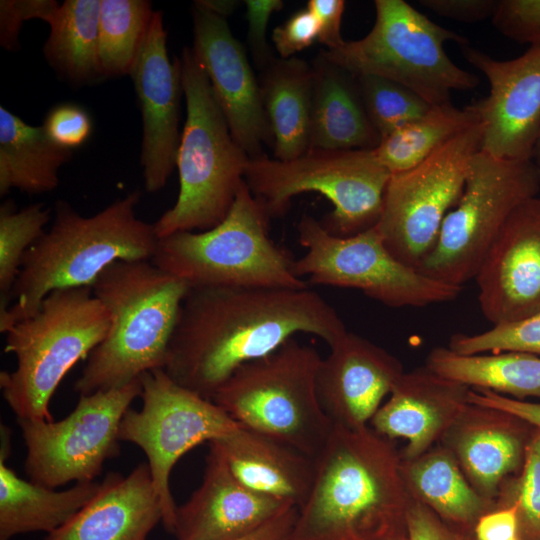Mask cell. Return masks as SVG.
Returning a JSON list of instances; mask_svg holds the SVG:
<instances>
[{
	"label": "cell",
	"mask_w": 540,
	"mask_h": 540,
	"mask_svg": "<svg viewBox=\"0 0 540 540\" xmlns=\"http://www.w3.org/2000/svg\"><path fill=\"white\" fill-rule=\"evenodd\" d=\"M348 330L318 292L308 288L191 287L169 343L165 373L212 400L242 365L268 355L294 335L329 347Z\"/></svg>",
	"instance_id": "1"
},
{
	"label": "cell",
	"mask_w": 540,
	"mask_h": 540,
	"mask_svg": "<svg viewBox=\"0 0 540 540\" xmlns=\"http://www.w3.org/2000/svg\"><path fill=\"white\" fill-rule=\"evenodd\" d=\"M410 501L393 440L334 426L289 540H384L407 530Z\"/></svg>",
	"instance_id": "2"
},
{
	"label": "cell",
	"mask_w": 540,
	"mask_h": 540,
	"mask_svg": "<svg viewBox=\"0 0 540 540\" xmlns=\"http://www.w3.org/2000/svg\"><path fill=\"white\" fill-rule=\"evenodd\" d=\"M135 190L92 216L58 200L51 227L26 251L11 291L14 302L0 315V332L35 314L53 291L92 287L118 261L152 260L158 243L154 224L140 219Z\"/></svg>",
	"instance_id": "3"
},
{
	"label": "cell",
	"mask_w": 540,
	"mask_h": 540,
	"mask_svg": "<svg viewBox=\"0 0 540 540\" xmlns=\"http://www.w3.org/2000/svg\"><path fill=\"white\" fill-rule=\"evenodd\" d=\"M190 285L151 260L118 261L92 285L110 314L109 330L90 353L75 392L121 388L148 371L163 369Z\"/></svg>",
	"instance_id": "4"
},
{
	"label": "cell",
	"mask_w": 540,
	"mask_h": 540,
	"mask_svg": "<svg viewBox=\"0 0 540 540\" xmlns=\"http://www.w3.org/2000/svg\"><path fill=\"white\" fill-rule=\"evenodd\" d=\"M186 102V120L177 153L179 193L154 223L159 238L205 231L229 213L250 160L235 141L209 79L191 47L176 57Z\"/></svg>",
	"instance_id": "5"
},
{
	"label": "cell",
	"mask_w": 540,
	"mask_h": 540,
	"mask_svg": "<svg viewBox=\"0 0 540 540\" xmlns=\"http://www.w3.org/2000/svg\"><path fill=\"white\" fill-rule=\"evenodd\" d=\"M110 314L91 287L51 292L38 311L9 326L5 352L13 371L0 373L2 396L17 419L52 421L50 401L66 374L103 341Z\"/></svg>",
	"instance_id": "6"
},
{
	"label": "cell",
	"mask_w": 540,
	"mask_h": 540,
	"mask_svg": "<svg viewBox=\"0 0 540 540\" xmlns=\"http://www.w3.org/2000/svg\"><path fill=\"white\" fill-rule=\"evenodd\" d=\"M270 221L244 181L222 222L159 238L151 261L190 287L308 288L295 259L271 238Z\"/></svg>",
	"instance_id": "7"
},
{
	"label": "cell",
	"mask_w": 540,
	"mask_h": 540,
	"mask_svg": "<svg viewBox=\"0 0 540 540\" xmlns=\"http://www.w3.org/2000/svg\"><path fill=\"white\" fill-rule=\"evenodd\" d=\"M322 357L289 339L274 352L240 366L212 401L239 425L316 458L334 425L316 391Z\"/></svg>",
	"instance_id": "8"
},
{
	"label": "cell",
	"mask_w": 540,
	"mask_h": 540,
	"mask_svg": "<svg viewBox=\"0 0 540 540\" xmlns=\"http://www.w3.org/2000/svg\"><path fill=\"white\" fill-rule=\"evenodd\" d=\"M370 32L356 41L320 54L354 76L375 75L409 88L431 106L451 103L453 90L476 88L479 77L457 66L444 43L468 40L442 26L403 0H375Z\"/></svg>",
	"instance_id": "9"
},
{
	"label": "cell",
	"mask_w": 540,
	"mask_h": 540,
	"mask_svg": "<svg viewBox=\"0 0 540 540\" xmlns=\"http://www.w3.org/2000/svg\"><path fill=\"white\" fill-rule=\"evenodd\" d=\"M391 177L373 150L309 148L281 161L267 156L250 159L244 181L270 218L284 215L291 199L317 192L334 206L322 225L347 237L374 227Z\"/></svg>",
	"instance_id": "10"
},
{
	"label": "cell",
	"mask_w": 540,
	"mask_h": 540,
	"mask_svg": "<svg viewBox=\"0 0 540 540\" xmlns=\"http://www.w3.org/2000/svg\"><path fill=\"white\" fill-rule=\"evenodd\" d=\"M540 192V166L477 152L458 204L447 214L436 245L417 271L454 286L474 279L511 213Z\"/></svg>",
	"instance_id": "11"
},
{
	"label": "cell",
	"mask_w": 540,
	"mask_h": 540,
	"mask_svg": "<svg viewBox=\"0 0 540 540\" xmlns=\"http://www.w3.org/2000/svg\"><path fill=\"white\" fill-rule=\"evenodd\" d=\"M298 242L306 249L294 272L308 284L352 288L394 307H423L456 299L463 287L431 279L397 260L376 226L352 236L331 234L313 216L297 224Z\"/></svg>",
	"instance_id": "12"
},
{
	"label": "cell",
	"mask_w": 540,
	"mask_h": 540,
	"mask_svg": "<svg viewBox=\"0 0 540 540\" xmlns=\"http://www.w3.org/2000/svg\"><path fill=\"white\" fill-rule=\"evenodd\" d=\"M484 126L461 132L412 169L391 174L375 225L389 252L418 269L438 240L447 214L458 204Z\"/></svg>",
	"instance_id": "13"
},
{
	"label": "cell",
	"mask_w": 540,
	"mask_h": 540,
	"mask_svg": "<svg viewBox=\"0 0 540 540\" xmlns=\"http://www.w3.org/2000/svg\"><path fill=\"white\" fill-rule=\"evenodd\" d=\"M142 408H129L119 427V440L138 446L147 457L160 498L164 528L173 534L177 505L170 475L188 451L235 430L239 424L212 400L180 386L163 369L143 373Z\"/></svg>",
	"instance_id": "14"
},
{
	"label": "cell",
	"mask_w": 540,
	"mask_h": 540,
	"mask_svg": "<svg viewBox=\"0 0 540 540\" xmlns=\"http://www.w3.org/2000/svg\"><path fill=\"white\" fill-rule=\"evenodd\" d=\"M141 392L137 379L121 388L80 395L72 412L59 421L17 419L29 480L53 489L94 481L104 463L119 455L121 420Z\"/></svg>",
	"instance_id": "15"
},
{
	"label": "cell",
	"mask_w": 540,
	"mask_h": 540,
	"mask_svg": "<svg viewBox=\"0 0 540 540\" xmlns=\"http://www.w3.org/2000/svg\"><path fill=\"white\" fill-rule=\"evenodd\" d=\"M461 47L490 85L486 97L468 105L484 126L480 150L501 159L531 160L540 136V43L509 60Z\"/></svg>",
	"instance_id": "16"
},
{
	"label": "cell",
	"mask_w": 540,
	"mask_h": 540,
	"mask_svg": "<svg viewBox=\"0 0 540 540\" xmlns=\"http://www.w3.org/2000/svg\"><path fill=\"white\" fill-rule=\"evenodd\" d=\"M192 50L204 69L233 138L250 159L273 145L261 88L244 46L226 18L193 4Z\"/></svg>",
	"instance_id": "17"
},
{
	"label": "cell",
	"mask_w": 540,
	"mask_h": 540,
	"mask_svg": "<svg viewBox=\"0 0 540 540\" xmlns=\"http://www.w3.org/2000/svg\"><path fill=\"white\" fill-rule=\"evenodd\" d=\"M474 279L481 311L493 325L540 313V196L511 213Z\"/></svg>",
	"instance_id": "18"
},
{
	"label": "cell",
	"mask_w": 540,
	"mask_h": 540,
	"mask_svg": "<svg viewBox=\"0 0 540 540\" xmlns=\"http://www.w3.org/2000/svg\"><path fill=\"white\" fill-rule=\"evenodd\" d=\"M142 118L140 163L146 191L163 189L176 168L181 140L179 104L183 94L177 60L171 62L163 13L155 11L129 74Z\"/></svg>",
	"instance_id": "19"
},
{
	"label": "cell",
	"mask_w": 540,
	"mask_h": 540,
	"mask_svg": "<svg viewBox=\"0 0 540 540\" xmlns=\"http://www.w3.org/2000/svg\"><path fill=\"white\" fill-rule=\"evenodd\" d=\"M329 348L316 375L321 407L334 426L366 427L404 373L402 363L350 331Z\"/></svg>",
	"instance_id": "20"
},
{
	"label": "cell",
	"mask_w": 540,
	"mask_h": 540,
	"mask_svg": "<svg viewBox=\"0 0 540 540\" xmlns=\"http://www.w3.org/2000/svg\"><path fill=\"white\" fill-rule=\"evenodd\" d=\"M469 390L425 365L404 372L371 418L370 427L388 439H406L400 456L413 459L441 441L468 406Z\"/></svg>",
	"instance_id": "21"
},
{
	"label": "cell",
	"mask_w": 540,
	"mask_h": 540,
	"mask_svg": "<svg viewBox=\"0 0 540 540\" xmlns=\"http://www.w3.org/2000/svg\"><path fill=\"white\" fill-rule=\"evenodd\" d=\"M535 430L509 412L469 403L439 443L453 454L472 487L496 502L503 482L520 471Z\"/></svg>",
	"instance_id": "22"
},
{
	"label": "cell",
	"mask_w": 540,
	"mask_h": 540,
	"mask_svg": "<svg viewBox=\"0 0 540 540\" xmlns=\"http://www.w3.org/2000/svg\"><path fill=\"white\" fill-rule=\"evenodd\" d=\"M292 507L239 483L210 445L200 486L177 506L173 535L176 540H234Z\"/></svg>",
	"instance_id": "23"
},
{
	"label": "cell",
	"mask_w": 540,
	"mask_h": 540,
	"mask_svg": "<svg viewBox=\"0 0 540 540\" xmlns=\"http://www.w3.org/2000/svg\"><path fill=\"white\" fill-rule=\"evenodd\" d=\"M163 511L147 462L128 475L110 472L97 494L44 540H147Z\"/></svg>",
	"instance_id": "24"
},
{
	"label": "cell",
	"mask_w": 540,
	"mask_h": 540,
	"mask_svg": "<svg viewBox=\"0 0 540 540\" xmlns=\"http://www.w3.org/2000/svg\"><path fill=\"white\" fill-rule=\"evenodd\" d=\"M209 444L235 479L251 491L297 508L307 499L315 459L300 450L241 425Z\"/></svg>",
	"instance_id": "25"
},
{
	"label": "cell",
	"mask_w": 540,
	"mask_h": 540,
	"mask_svg": "<svg viewBox=\"0 0 540 540\" xmlns=\"http://www.w3.org/2000/svg\"><path fill=\"white\" fill-rule=\"evenodd\" d=\"M312 67L310 148L374 150L381 136L369 119L356 76L321 55Z\"/></svg>",
	"instance_id": "26"
},
{
	"label": "cell",
	"mask_w": 540,
	"mask_h": 540,
	"mask_svg": "<svg viewBox=\"0 0 540 540\" xmlns=\"http://www.w3.org/2000/svg\"><path fill=\"white\" fill-rule=\"evenodd\" d=\"M11 435L1 426L0 540L29 532L51 533L67 523L97 494L99 482H79L56 490L19 477L7 466Z\"/></svg>",
	"instance_id": "27"
},
{
	"label": "cell",
	"mask_w": 540,
	"mask_h": 540,
	"mask_svg": "<svg viewBox=\"0 0 540 540\" xmlns=\"http://www.w3.org/2000/svg\"><path fill=\"white\" fill-rule=\"evenodd\" d=\"M401 473L411 499L461 531L473 534L480 517L496 509V502L472 487L453 454L440 443L413 459L401 458Z\"/></svg>",
	"instance_id": "28"
},
{
	"label": "cell",
	"mask_w": 540,
	"mask_h": 540,
	"mask_svg": "<svg viewBox=\"0 0 540 540\" xmlns=\"http://www.w3.org/2000/svg\"><path fill=\"white\" fill-rule=\"evenodd\" d=\"M313 67L303 59H275L264 71L262 101L273 139V158L295 159L310 148Z\"/></svg>",
	"instance_id": "29"
},
{
	"label": "cell",
	"mask_w": 540,
	"mask_h": 540,
	"mask_svg": "<svg viewBox=\"0 0 540 540\" xmlns=\"http://www.w3.org/2000/svg\"><path fill=\"white\" fill-rule=\"evenodd\" d=\"M73 151L55 144L42 126H32L0 106V195L11 189L28 194L53 191L59 169Z\"/></svg>",
	"instance_id": "30"
},
{
	"label": "cell",
	"mask_w": 540,
	"mask_h": 540,
	"mask_svg": "<svg viewBox=\"0 0 540 540\" xmlns=\"http://www.w3.org/2000/svg\"><path fill=\"white\" fill-rule=\"evenodd\" d=\"M425 366L469 388L490 390L518 400L540 398L538 355L517 351L460 354L440 346L430 350Z\"/></svg>",
	"instance_id": "31"
},
{
	"label": "cell",
	"mask_w": 540,
	"mask_h": 540,
	"mask_svg": "<svg viewBox=\"0 0 540 540\" xmlns=\"http://www.w3.org/2000/svg\"><path fill=\"white\" fill-rule=\"evenodd\" d=\"M100 6L101 0H66L49 24L44 57L71 84L103 79L98 55Z\"/></svg>",
	"instance_id": "32"
},
{
	"label": "cell",
	"mask_w": 540,
	"mask_h": 540,
	"mask_svg": "<svg viewBox=\"0 0 540 540\" xmlns=\"http://www.w3.org/2000/svg\"><path fill=\"white\" fill-rule=\"evenodd\" d=\"M481 122L469 107L452 103L432 106L415 119L381 138L373 150L388 171L403 172L419 165L452 138Z\"/></svg>",
	"instance_id": "33"
},
{
	"label": "cell",
	"mask_w": 540,
	"mask_h": 540,
	"mask_svg": "<svg viewBox=\"0 0 540 540\" xmlns=\"http://www.w3.org/2000/svg\"><path fill=\"white\" fill-rule=\"evenodd\" d=\"M154 12L147 0H101L98 55L102 78L130 74Z\"/></svg>",
	"instance_id": "34"
},
{
	"label": "cell",
	"mask_w": 540,
	"mask_h": 540,
	"mask_svg": "<svg viewBox=\"0 0 540 540\" xmlns=\"http://www.w3.org/2000/svg\"><path fill=\"white\" fill-rule=\"evenodd\" d=\"M50 210L35 203L17 210L13 201L0 206V315L10 307V296L26 251L46 231Z\"/></svg>",
	"instance_id": "35"
},
{
	"label": "cell",
	"mask_w": 540,
	"mask_h": 540,
	"mask_svg": "<svg viewBox=\"0 0 540 540\" xmlns=\"http://www.w3.org/2000/svg\"><path fill=\"white\" fill-rule=\"evenodd\" d=\"M369 119L381 138L425 115L432 107L418 94L393 80L357 76Z\"/></svg>",
	"instance_id": "36"
},
{
	"label": "cell",
	"mask_w": 540,
	"mask_h": 540,
	"mask_svg": "<svg viewBox=\"0 0 540 540\" xmlns=\"http://www.w3.org/2000/svg\"><path fill=\"white\" fill-rule=\"evenodd\" d=\"M517 507L520 540H540V429L535 430L525 451L520 471L500 487L496 508Z\"/></svg>",
	"instance_id": "37"
},
{
	"label": "cell",
	"mask_w": 540,
	"mask_h": 540,
	"mask_svg": "<svg viewBox=\"0 0 540 540\" xmlns=\"http://www.w3.org/2000/svg\"><path fill=\"white\" fill-rule=\"evenodd\" d=\"M448 347L460 354L517 351L539 356L540 313L473 335L454 334Z\"/></svg>",
	"instance_id": "38"
},
{
	"label": "cell",
	"mask_w": 540,
	"mask_h": 540,
	"mask_svg": "<svg viewBox=\"0 0 540 540\" xmlns=\"http://www.w3.org/2000/svg\"><path fill=\"white\" fill-rule=\"evenodd\" d=\"M491 22L499 33L519 44H539L540 0H497Z\"/></svg>",
	"instance_id": "39"
},
{
	"label": "cell",
	"mask_w": 540,
	"mask_h": 540,
	"mask_svg": "<svg viewBox=\"0 0 540 540\" xmlns=\"http://www.w3.org/2000/svg\"><path fill=\"white\" fill-rule=\"evenodd\" d=\"M41 126L50 140L72 151L89 139L93 129L88 111L74 103L53 106L47 112Z\"/></svg>",
	"instance_id": "40"
},
{
	"label": "cell",
	"mask_w": 540,
	"mask_h": 540,
	"mask_svg": "<svg viewBox=\"0 0 540 540\" xmlns=\"http://www.w3.org/2000/svg\"><path fill=\"white\" fill-rule=\"evenodd\" d=\"M59 6L55 0H1L0 45L8 51L19 50V34L23 23L30 19H40L49 25Z\"/></svg>",
	"instance_id": "41"
},
{
	"label": "cell",
	"mask_w": 540,
	"mask_h": 540,
	"mask_svg": "<svg viewBox=\"0 0 540 540\" xmlns=\"http://www.w3.org/2000/svg\"><path fill=\"white\" fill-rule=\"evenodd\" d=\"M281 0H246L247 44L256 66L263 71L276 59L266 40L271 15L282 9Z\"/></svg>",
	"instance_id": "42"
},
{
	"label": "cell",
	"mask_w": 540,
	"mask_h": 540,
	"mask_svg": "<svg viewBox=\"0 0 540 540\" xmlns=\"http://www.w3.org/2000/svg\"><path fill=\"white\" fill-rule=\"evenodd\" d=\"M319 24L306 8L295 12L272 32V41L280 58H291L318 39Z\"/></svg>",
	"instance_id": "43"
},
{
	"label": "cell",
	"mask_w": 540,
	"mask_h": 540,
	"mask_svg": "<svg viewBox=\"0 0 540 540\" xmlns=\"http://www.w3.org/2000/svg\"><path fill=\"white\" fill-rule=\"evenodd\" d=\"M406 526L410 540H474L473 534L448 525L424 504L413 499L407 510Z\"/></svg>",
	"instance_id": "44"
},
{
	"label": "cell",
	"mask_w": 540,
	"mask_h": 540,
	"mask_svg": "<svg viewBox=\"0 0 540 540\" xmlns=\"http://www.w3.org/2000/svg\"><path fill=\"white\" fill-rule=\"evenodd\" d=\"M319 24L318 41L334 50L345 43L341 35L342 16L345 9L343 0H309L306 7Z\"/></svg>",
	"instance_id": "45"
},
{
	"label": "cell",
	"mask_w": 540,
	"mask_h": 540,
	"mask_svg": "<svg viewBox=\"0 0 540 540\" xmlns=\"http://www.w3.org/2000/svg\"><path fill=\"white\" fill-rule=\"evenodd\" d=\"M435 14L464 23H476L491 18L497 0H420Z\"/></svg>",
	"instance_id": "46"
},
{
	"label": "cell",
	"mask_w": 540,
	"mask_h": 540,
	"mask_svg": "<svg viewBox=\"0 0 540 540\" xmlns=\"http://www.w3.org/2000/svg\"><path fill=\"white\" fill-rule=\"evenodd\" d=\"M469 403L509 412L540 429V403L518 400L485 389L470 388Z\"/></svg>",
	"instance_id": "47"
},
{
	"label": "cell",
	"mask_w": 540,
	"mask_h": 540,
	"mask_svg": "<svg viewBox=\"0 0 540 540\" xmlns=\"http://www.w3.org/2000/svg\"><path fill=\"white\" fill-rule=\"evenodd\" d=\"M517 532V507L513 504L496 508L481 516L475 525L473 539L512 540L517 537Z\"/></svg>",
	"instance_id": "48"
},
{
	"label": "cell",
	"mask_w": 540,
	"mask_h": 540,
	"mask_svg": "<svg viewBox=\"0 0 540 540\" xmlns=\"http://www.w3.org/2000/svg\"><path fill=\"white\" fill-rule=\"evenodd\" d=\"M297 515L298 508L292 507L253 532L234 540H289Z\"/></svg>",
	"instance_id": "49"
},
{
	"label": "cell",
	"mask_w": 540,
	"mask_h": 540,
	"mask_svg": "<svg viewBox=\"0 0 540 540\" xmlns=\"http://www.w3.org/2000/svg\"><path fill=\"white\" fill-rule=\"evenodd\" d=\"M194 3L224 18L231 15L239 5L235 0H197Z\"/></svg>",
	"instance_id": "50"
},
{
	"label": "cell",
	"mask_w": 540,
	"mask_h": 540,
	"mask_svg": "<svg viewBox=\"0 0 540 540\" xmlns=\"http://www.w3.org/2000/svg\"><path fill=\"white\" fill-rule=\"evenodd\" d=\"M532 159L537 165L540 166V136H539V138L537 140V143L535 145Z\"/></svg>",
	"instance_id": "51"
},
{
	"label": "cell",
	"mask_w": 540,
	"mask_h": 540,
	"mask_svg": "<svg viewBox=\"0 0 540 540\" xmlns=\"http://www.w3.org/2000/svg\"><path fill=\"white\" fill-rule=\"evenodd\" d=\"M384 540H410L407 530L394 534L390 537L385 538Z\"/></svg>",
	"instance_id": "52"
},
{
	"label": "cell",
	"mask_w": 540,
	"mask_h": 540,
	"mask_svg": "<svg viewBox=\"0 0 540 540\" xmlns=\"http://www.w3.org/2000/svg\"><path fill=\"white\" fill-rule=\"evenodd\" d=\"M512 540H520V539H519L518 537H516V538H514V539H512Z\"/></svg>",
	"instance_id": "53"
}]
</instances>
